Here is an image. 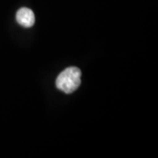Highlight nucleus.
Wrapping results in <instances>:
<instances>
[{"instance_id":"nucleus-1","label":"nucleus","mask_w":158,"mask_h":158,"mask_svg":"<svg viewBox=\"0 0 158 158\" xmlns=\"http://www.w3.org/2000/svg\"><path fill=\"white\" fill-rule=\"evenodd\" d=\"M81 70L77 67L65 69L56 77V86L66 94L73 93L81 85Z\"/></svg>"},{"instance_id":"nucleus-2","label":"nucleus","mask_w":158,"mask_h":158,"mask_svg":"<svg viewBox=\"0 0 158 158\" xmlns=\"http://www.w3.org/2000/svg\"><path fill=\"white\" fill-rule=\"evenodd\" d=\"M16 19L18 23L26 28L32 27L35 22L34 11L27 7H22L17 11Z\"/></svg>"}]
</instances>
